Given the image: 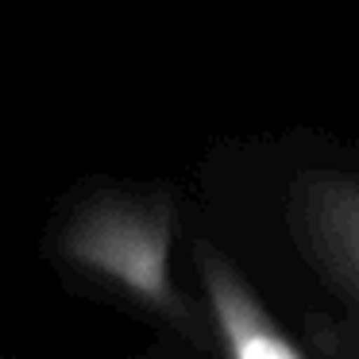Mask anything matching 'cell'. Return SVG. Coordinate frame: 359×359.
Listing matches in <instances>:
<instances>
[{
	"instance_id": "cell-1",
	"label": "cell",
	"mask_w": 359,
	"mask_h": 359,
	"mask_svg": "<svg viewBox=\"0 0 359 359\" xmlns=\"http://www.w3.org/2000/svg\"><path fill=\"white\" fill-rule=\"evenodd\" d=\"M174 220L158 201H104L78 224L70 251L78 263L128 290L178 328H194L186 302L170 282Z\"/></svg>"
},
{
	"instance_id": "cell-2",
	"label": "cell",
	"mask_w": 359,
	"mask_h": 359,
	"mask_svg": "<svg viewBox=\"0 0 359 359\" xmlns=\"http://www.w3.org/2000/svg\"><path fill=\"white\" fill-rule=\"evenodd\" d=\"M282 217L302 263L359 305V174L336 166L294 174Z\"/></svg>"
},
{
	"instance_id": "cell-3",
	"label": "cell",
	"mask_w": 359,
	"mask_h": 359,
	"mask_svg": "<svg viewBox=\"0 0 359 359\" xmlns=\"http://www.w3.org/2000/svg\"><path fill=\"white\" fill-rule=\"evenodd\" d=\"M197 271L209 305V328L224 359H313L286 328L274 320L263 297L251 290L232 259L217 248H197Z\"/></svg>"
},
{
	"instance_id": "cell-4",
	"label": "cell",
	"mask_w": 359,
	"mask_h": 359,
	"mask_svg": "<svg viewBox=\"0 0 359 359\" xmlns=\"http://www.w3.org/2000/svg\"><path fill=\"white\" fill-rule=\"evenodd\" d=\"M320 351L332 359H359V317L355 320H336V325H313Z\"/></svg>"
}]
</instances>
